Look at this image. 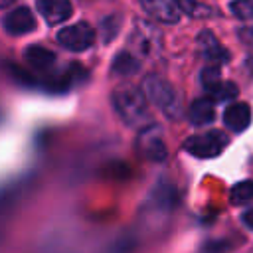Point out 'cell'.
Segmentation results:
<instances>
[{"label": "cell", "instance_id": "ac0fdd59", "mask_svg": "<svg viewBox=\"0 0 253 253\" xmlns=\"http://www.w3.org/2000/svg\"><path fill=\"white\" fill-rule=\"evenodd\" d=\"M241 221H243V225H245V227L253 229V208H249L247 211H243V215H241Z\"/></svg>", "mask_w": 253, "mask_h": 253}, {"label": "cell", "instance_id": "2e32d148", "mask_svg": "<svg viewBox=\"0 0 253 253\" xmlns=\"http://www.w3.org/2000/svg\"><path fill=\"white\" fill-rule=\"evenodd\" d=\"M215 101H227V99H233L237 95V87L231 83V81H223L219 79L215 85H211L210 89H206Z\"/></svg>", "mask_w": 253, "mask_h": 253}, {"label": "cell", "instance_id": "3957f363", "mask_svg": "<svg viewBox=\"0 0 253 253\" xmlns=\"http://www.w3.org/2000/svg\"><path fill=\"white\" fill-rule=\"evenodd\" d=\"M225 146H227V136L221 130H206L202 134H194L184 144V148L198 158H213L221 154Z\"/></svg>", "mask_w": 253, "mask_h": 253}, {"label": "cell", "instance_id": "7a4b0ae2", "mask_svg": "<svg viewBox=\"0 0 253 253\" xmlns=\"http://www.w3.org/2000/svg\"><path fill=\"white\" fill-rule=\"evenodd\" d=\"M142 91H144L146 99H150L166 117H170V119H180V115H182V101H180V95L174 91V87H172L166 79H162V77L150 73V75H146L144 81H142Z\"/></svg>", "mask_w": 253, "mask_h": 253}, {"label": "cell", "instance_id": "e0dca14e", "mask_svg": "<svg viewBox=\"0 0 253 253\" xmlns=\"http://www.w3.org/2000/svg\"><path fill=\"white\" fill-rule=\"evenodd\" d=\"M231 12L239 20H253V0H233Z\"/></svg>", "mask_w": 253, "mask_h": 253}, {"label": "cell", "instance_id": "5bb4252c", "mask_svg": "<svg viewBox=\"0 0 253 253\" xmlns=\"http://www.w3.org/2000/svg\"><path fill=\"white\" fill-rule=\"evenodd\" d=\"M251 200H253V182L251 180H243L231 188V204L243 206V204H249Z\"/></svg>", "mask_w": 253, "mask_h": 253}, {"label": "cell", "instance_id": "8992f818", "mask_svg": "<svg viewBox=\"0 0 253 253\" xmlns=\"http://www.w3.org/2000/svg\"><path fill=\"white\" fill-rule=\"evenodd\" d=\"M138 150L146 160H152V162H160L166 158V144L156 126H148L146 130H142L138 138Z\"/></svg>", "mask_w": 253, "mask_h": 253}, {"label": "cell", "instance_id": "30bf717a", "mask_svg": "<svg viewBox=\"0 0 253 253\" xmlns=\"http://www.w3.org/2000/svg\"><path fill=\"white\" fill-rule=\"evenodd\" d=\"M223 123L227 128L241 132L251 123V109L247 103H231L223 113Z\"/></svg>", "mask_w": 253, "mask_h": 253}, {"label": "cell", "instance_id": "ba28073f", "mask_svg": "<svg viewBox=\"0 0 253 253\" xmlns=\"http://www.w3.org/2000/svg\"><path fill=\"white\" fill-rule=\"evenodd\" d=\"M142 8L158 22L174 24L180 18V10L174 0H140Z\"/></svg>", "mask_w": 253, "mask_h": 253}, {"label": "cell", "instance_id": "9a60e30c", "mask_svg": "<svg viewBox=\"0 0 253 253\" xmlns=\"http://www.w3.org/2000/svg\"><path fill=\"white\" fill-rule=\"evenodd\" d=\"M178 10L192 16V18H204V16H211V8L206 4H200L196 0H174Z\"/></svg>", "mask_w": 253, "mask_h": 253}, {"label": "cell", "instance_id": "4fadbf2b", "mask_svg": "<svg viewBox=\"0 0 253 253\" xmlns=\"http://www.w3.org/2000/svg\"><path fill=\"white\" fill-rule=\"evenodd\" d=\"M113 71L117 75H132V73L138 71V61H136L134 55H130L126 51H121L113 59Z\"/></svg>", "mask_w": 253, "mask_h": 253}, {"label": "cell", "instance_id": "5b68a950", "mask_svg": "<svg viewBox=\"0 0 253 253\" xmlns=\"http://www.w3.org/2000/svg\"><path fill=\"white\" fill-rule=\"evenodd\" d=\"M4 30L10 36H26L36 30V18L28 6H18L4 16Z\"/></svg>", "mask_w": 253, "mask_h": 253}, {"label": "cell", "instance_id": "7c38bea8", "mask_svg": "<svg viewBox=\"0 0 253 253\" xmlns=\"http://www.w3.org/2000/svg\"><path fill=\"white\" fill-rule=\"evenodd\" d=\"M188 119H190V123H192V125H196V126L210 125V123L215 119L213 103H211L210 99H196V101L190 105Z\"/></svg>", "mask_w": 253, "mask_h": 253}, {"label": "cell", "instance_id": "277c9868", "mask_svg": "<svg viewBox=\"0 0 253 253\" xmlns=\"http://www.w3.org/2000/svg\"><path fill=\"white\" fill-rule=\"evenodd\" d=\"M57 42L61 47L69 51H85L95 42V32L87 22H77L71 26H65L57 32Z\"/></svg>", "mask_w": 253, "mask_h": 253}, {"label": "cell", "instance_id": "52a82bcc", "mask_svg": "<svg viewBox=\"0 0 253 253\" xmlns=\"http://www.w3.org/2000/svg\"><path fill=\"white\" fill-rule=\"evenodd\" d=\"M36 6L43 16V20L51 26L65 22L73 12V6L69 0H38Z\"/></svg>", "mask_w": 253, "mask_h": 253}, {"label": "cell", "instance_id": "d6986e66", "mask_svg": "<svg viewBox=\"0 0 253 253\" xmlns=\"http://www.w3.org/2000/svg\"><path fill=\"white\" fill-rule=\"evenodd\" d=\"M14 2H16V0H0V10H4V8H10Z\"/></svg>", "mask_w": 253, "mask_h": 253}, {"label": "cell", "instance_id": "8fae6325", "mask_svg": "<svg viewBox=\"0 0 253 253\" xmlns=\"http://www.w3.org/2000/svg\"><path fill=\"white\" fill-rule=\"evenodd\" d=\"M24 59L28 61L30 67H34L38 71H47L55 63V53L43 45H28L24 51Z\"/></svg>", "mask_w": 253, "mask_h": 253}, {"label": "cell", "instance_id": "9c48e42d", "mask_svg": "<svg viewBox=\"0 0 253 253\" xmlns=\"http://www.w3.org/2000/svg\"><path fill=\"white\" fill-rule=\"evenodd\" d=\"M198 45H200L202 55L211 63H225L229 59V51L225 47H221L219 42L215 40V36L208 30L198 36Z\"/></svg>", "mask_w": 253, "mask_h": 253}, {"label": "cell", "instance_id": "6da1fadb", "mask_svg": "<svg viewBox=\"0 0 253 253\" xmlns=\"http://www.w3.org/2000/svg\"><path fill=\"white\" fill-rule=\"evenodd\" d=\"M113 105L119 117L128 125H142L148 119L146 113V95L134 85H123L113 91Z\"/></svg>", "mask_w": 253, "mask_h": 253}]
</instances>
